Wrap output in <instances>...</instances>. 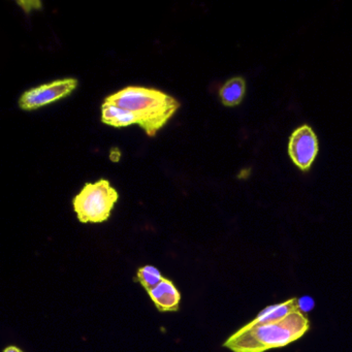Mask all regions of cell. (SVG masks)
I'll use <instances>...</instances> for the list:
<instances>
[{
	"mask_svg": "<svg viewBox=\"0 0 352 352\" xmlns=\"http://www.w3.org/2000/svg\"><path fill=\"white\" fill-rule=\"evenodd\" d=\"M148 294L160 312H176L179 310L181 294L172 280L164 278L157 286L148 292Z\"/></svg>",
	"mask_w": 352,
	"mask_h": 352,
	"instance_id": "8992f818",
	"label": "cell"
},
{
	"mask_svg": "<svg viewBox=\"0 0 352 352\" xmlns=\"http://www.w3.org/2000/svg\"><path fill=\"white\" fill-rule=\"evenodd\" d=\"M319 143L316 133L308 124L294 129L288 142V154L294 166L306 173L318 155Z\"/></svg>",
	"mask_w": 352,
	"mask_h": 352,
	"instance_id": "5b68a950",
	"label": "cell"
},
{
	"mask_svg": "<svg viewBox=\"0 0 352 352\" xmlns=\"http://www.w3.org/2000/svg\"><path fill=\"white\" fill-rule=\"evenodd\" d=\"M164 278L160 270L154 265H144V267H140L137 272L138 281L147 290V292L157 286L164 280Z\"/></svg>",
	"mask_w": 352,
	"mask_h": 352,
	"instance_id": "9c48e42d",
	"label": "cell"
},
{
	"mask_svg": "<svg viewBox=\"0 0 352 352\" xmlns=\"http://www.w3.org/2000/svg\"><path fill=\"white\" fill-rule=\"evenodd\" d=\"M102 121L104 124L113 127H126L138 124L137 118L133 113L108 102L102 104Z\"/></svg>",
	"mask_w": 352,
	"mask_h": 352,
	"instance_id": "ba28073f",
	"label": "cell"
},
{
	"mask_svg": "<svg viewBox=\"0 0 352 352\" xmlns=\"http://www.w3.org/2000/svg\"><path fill=\"white\" fill-rule=\"evenodd\" d=\"M3 352H24L23 350L21 349V348L17 347V346H8L7 348H6L5 350H3Z\"/></svg>",
	"mask_w": 352,
	"mask_h": 352,
	"instance_id": "8fae6325",
	"label": "cell"
},
{
	"mask_svg": "<svg viewBox=\"0 0 352 352\" xmlns=\"http://www.w3.org/2000/svg\"><path fill=\"white\" fill-rule=\"evenodd\" d=\"M104 102L125 109L135 115L138 125L148 137L156 133L176 114L181 104L166 92L153 88L129 86L108 96Z\"/></svg>",
	"mask_w": 352,
	"mask_h": 352,
	"instance_id": "7a4b0ae2",
	"label": "cell"
},
{
	"mask_svg": "<svg viewBox=\"0 0 352 352\" xmlns=\"http://www.w3.org/2000/svg\"><path fill=\"white\" fill-rule=\"evenodd\" d=\"M78 84L75 78H65L32 88L22 94L19 107L24 111L38 110L71 96L77 89Z\"/></svg>",
	"mask_w": 352,
	"mask_h": 352,
	"instance_id": "277c9868",
	"label": "cell"
},
{
	"mask_svg": "<svg viewBox=\"0 0 352 352\" xmlns=\"http://www.w3.org/2000/svg\"><path fill=\"white\" fill-rule=\"evenodd\" d=\"M119 193L108 180L86 183L73 199L74 211L82 223H102L110 218Z\"/></svg>",
	"mask_w": 352,
	"mask_h": 352,
	"instance_id": "3957f363",
	"label": "cell"
},
{
	"mask_svg": "<svg viewBox=\"0 0 352 352\" xmlns=\"http://www.w3.org/2000/svg\"><path fill=\"white\" fill-rule=\"evenodd\" d=\"M246 94V81L242 77H234L228 80L220 88L219 98L223 106L232 108L239 106Z\"/></svg>",
	"mask_w": 352,
	"mask_h": 352,
	"instance_id": "52a82bcc",
	"label": "cell"
},
{
	"mask_svg": "<svg viewBox=\"0 0 352 352\" xmlns=\"http://www.w3.org/2000/svg\"><path fill=\"white\" fill-rule=\"evenodd\" d=\"M121 152L118 148H113L110 152V158L112 162H118L120 160Z\"/></svg>",
	"mask_w": 352,
	"mask_h": 352,
	"instance_id": "30bf717a",
	"label": "cell"
},
{
	"mask_svg": "<svg viewBox=\"0 0 352 352\" xmlns=\"http://www.w3.org/2000/svg\"><path fill=\"white\" fill-rule=\"evenodd\" d=\"M310 327L308 317L302 311L282 318L257 319L232 333L224 347L232 352H265L284 347L302 338Z\"/></svg>",
	"mask_w": 352,
	"mask_h": 352,
	"instance_id": "6da1fadb",
	"label": "cell"
}]
</instances>
